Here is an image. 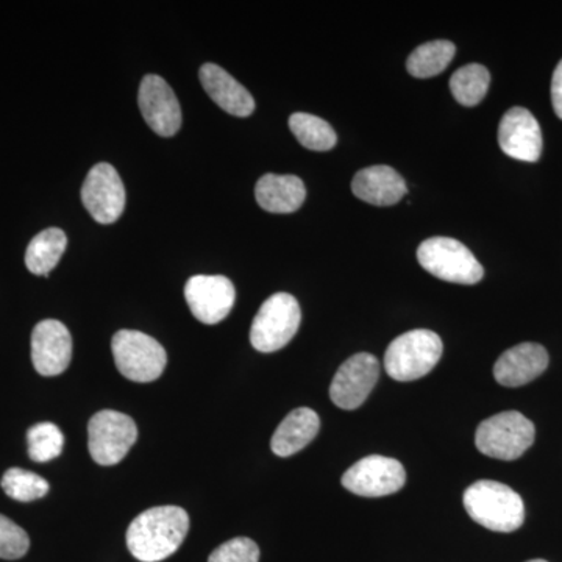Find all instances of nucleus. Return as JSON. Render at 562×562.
Instances as JSON below:
<instances>
[{
	"label": "nucleus",
	"mask_w": 562,
	"mask_h": 562,
	"mask_svg": "<svg viewBox=\"0 0 562 562\" xmlns=\"http://www.w3.org/2000/svg\"><path fill=\"white\" fill-rule=\"evenodd\" d=\"M190 531V516L180 506H155L140 513L127 530V547L140 562L168 560Z\"/></svg>",
	"instance_id": "f257e3e1"
},
{
	"label": "nucleus",
	"mask_w": 562,
	"mask_h": 562,
	"mask_svg": "<svg viewBox=\"0 0 562 562\" xmlns=\"http://www.w3.org/2000/svg\"><path fill=\"white\" fill-rule=\"evenodd\" d=\"M462 501L472 520L487 530L513 532L524 525L522 497L506 484L480 480L465 490Z\"/></svg>",
	"instance_id": "f03ea898"
},
{
	"label": "nucleus",
	"mask_w": 562,
	"mask_h": 562,
	"mask_svg": "<svg viewBox=\"0 0 562 562\" xmlns=\"http://www.w3.org/2000/svg\"><path fill=\"white\" fill-rule=\"evenodd\" d=\"M442 339L431 330L403 333L387 346L384 368L395 382H414L428 375L441 360Z\"/></svg>",
	"instance_id": "7ed1b4c3"
},
{
	"label": "nucleus",
	"mask_w": 562,
	"mask_h": 562,
	"mask_svg": "<svg viewBox=\"0 0 562 562\" xmlns=\"http://www.w3.org/2000/svg\"><path fill=\"white\" fill-rule=\"evenodd\" d=\"M297 299L286 292L271 295L258 310L250 328V342L261 353H272L291 342L301 327Z\"/></svg>",
	"instance_id": "20e7f679"
},
{
	"label": "nucleus",
	"mask_w": 562,
	"mask_h": 562,
	"mask_svg": "<svg viewBox=\"0 0 562 562\" xmlns=\"http://www.w3.org/2000/svg\"><path fill=\"white\" fill-rule=\"evenodd\" d=\"M535 436V425L524 414L505 412L479 425L475 446L480 452L494 460L514 461L530 449Z\"/></svg>",
	"instance_id": "39448f33"
},
{
	"label": "nucleus",
	"mask_w": 562,
	"mask_h": 562,
	"mask_svg": "<svg viewBox=\"0 0 562 562\" xmlns=\"http://www.w3.org/2000/svg\"><path fill=\"white\" fill-rule=\"evenodd\" d=\"M111 350L117 371L132 382H155L168 364L165 347L146 333L117 331L111 341Z\"/></svg>",
	"instance_id": "423d86ee"
},
{
	"label": "nucleus",
	"mask_w": 562,
	"mask_h": 562,
	"mask_svg": "<svg viewBox=\"0 0 562 562\" xmlns=\"http://www.w3.org/2000/svg\"><path fill=\"white\" fill-rule=\"evenodd\" d=\"M417 260L436 279L457 284H476L484 269L464 244L446 236H436L420 244Z\"/></svg>",
	"instance_id": "0eeeda50"
},
{
	"label": "nucleus",
	"mask_w": 562,
	"mask_h": 562,
	"mask_svg": "<svg viewBox=\"0 0 562 562\" xmlns=\"http://www.w3.org/2000/svg\"><path fill=\"white\" fill-rule=\"evenodd\" d=\"M138 439V427L127 414L103 409L88 424V449L92 460L101 465H114L124 460Z\"/></svg>",
	"instance_id": "6e6552de"
},
{
	"label": "nucleus",
	"mask_w": 562,
	"mask_h": 562,
	"mask_svg": "<svg viewBox=\"0 0 562 562\" xmlns=\"http://www.w3.org/2000/svg\"><path fill=\"white\" fill-rule=\"evenodd\" d=\"M342 486L360 497H384L402 490L405 468L394 458L371 454L355 462L342 475Z\"/></svg>",
	"instance_id": "1a4fd4ad"
},
{
	"label": "nucleus",
	"mask_w": 562,
	"mask_h": 562,
	"mask_svg": "<svg viewBox=\"0 0 562 562\" xmlns=\"http://www.w3.org/2000/svg\"><path fill=\"white\" fill-rule=\"evenodd\" d=\"M81 202L99 224H113L125 210V188L120 173L109 162H99L81 187Z\"/></svg>",
	"instance_id": "9d476101"
},
{
	"label": "nucleus",
	"mask_w": 562,
	"mask_h": 562,
	"mask_svg": "<svg viewBox=\"0 0 562 562\" xmlns=\"http://www.w3.org/2000/svg\"><path fill=\"white\" fill-rule=\"evenodd\" d=\"M380 376V362L371 353H357L344 362L330 384V398L338 408H360Z\"/></svg>",
	"instance_id": "9b49d317"
},
{
	"label": "nucleus",
	"mask_w": 562,
	"mask_h": 562,
	"mask_svg": "<svg viewBox=\"0 0 562 562\" xmlns=\"http://www.w3.org/2000/svg\"><path fill=\"white\" fill-rule=\"evenodd\" d=\"M184 299L195 319L214 325L231 314L236 291L227 277L194 276L184 284Z\"/></svg>",
	"instance_id": "f8f14e48"
},
{
	"label": "nucleus",
	"mask_w": 562,
	"mask_h": 562,
	"mask_svg": "<svg viewBox=\"0 0 562 562\" xmlns=\"http://www.w3.org/2000/svg\"><path fill=\"white\" fill-rule=\"evenodd\" d=\"M138 103L144 121L157 135H176L181 127V109L176 92L160 76L149 74L140 81Z\"/></svg>",
	"instance_id": "ddd939ff"
},
{
	"label": "nucleus",
	"mask_w": 562,
	"mask_h": 562,
	"mask_svg": "<svg viewBox=\"0 0 562 562\" xmlns=\"http://www.w3.org/2000/svg\"><path fill=\"white\" fill-rule=\"evenodd\" d=\"M72 358V338L60 321H41L32 333V361L44 376L60 375Z\"/></svg>",
	"instance_id": "4468645a"
},
{
	"label": "nucleus",
	"mask_w": 562,
	"mask_h": 562,
	"mask_svg": "<svg viewBox=\"0 0 562 562\" xmlns=\"http://www.w3.org/2000/svg\"><path fill=\"white\" fill-rule=\"evenodd\" d=\"M501 149L514 160L536 162L542 154V132L531 111L513 106L498 125Z\"/></svg>",
	"instance_id": "2eb2a0df"
},
{
	"label": "nucleus",
	"mask_w": 562,
	"mask_h": 562,
	"mask_svg": "<svg viewBox=\"0 0 562 562\" xmlns=\"http://www.w3.org/2000/svg\"><path fill=\"white\" fill-rule=\"evenodd\" d=\"M547 366L549 353L541 344L524 342L501 355L494 366V376L502 386L519 387L542 375Z\"/></svg>",
	"instance_id": "dca6fc26"
},
{
	"label": "nucleus",
	"mask_w": 562,
	"mask_h": 562,
	"mask_svg": "<svg viewBox=\"0 0 562 562\" xmlns=\"http://www.w3.org/2000/svg\"><path fill=\"white\" fill-rule=\"evenodd\" d=\"M199 77H201L203 90L210 95L211 101L216 102L232 116L247 117L254 113L255 101L250 92L221 66L206 63L199 70Z\"/></svg>",
	"instance_id": "f3484780"
},
{
	"label": "nucleus",
	"mask_w": 562,
	"mask_h": 562,
	"mask_svg": "<svg viewBox=\"0 0 562 562\" xmlns=\"http://www.w3.org/2000/svg\"><path fill=\"white\" fill-rule=\"evenodd\" d=\"M351 191L362 202L392 206L405 198L408 188L401 173L390 166H371L357 172L351 181Z\"/></svg>",
	"instance_id": "a211bd4d"
},
{
	"label": "nucleus",
	"mask_w": 562,
	"mask_h": 562,
	"mask_svg": "<svg viewBox=\"0 0 562 562\" xmlns=\"http://www.w3.org/2000/svg\"><path fill=\"white\" fill-rule=\"evenodd\" d=\"M255 198L258 205L269 213H294L305 202L306 188L299 177L266 173L255 187Z\"/></svg>",
	"instance_id": "6ab92c4d"
},
{
	"label": "nucleus",
	"mask_w": 562,
	"mask_h": 562,
	"mask_svg": "<svg viewBox=\"0 0 562 562\" xmlns=\"http://www.w3.org/2000/svg\"><path fill=\"white\" fill-rule=\"evenodd\" d=\"M321 419L312 408H297L288 414L276 432L271 449L277 457H292L305 449L319 432Z\"/></svg>",
	"instance_id": "aec40b11"
},
{
	"label": "nucleus",
	"mask_w": 562,
	"mask_h": 562,
	"mask_svg": "<svg viewBox=\"0 0 562 562\" xmlns=\"http://www.w3.org/2000/svg\"><path fill=\"white\" fill-rule=\"evenodd\" d=\"M68 238L60 228H47L32 239L25 251V266L35 276H49L60 262Z\"/></svg>",
	"instance_id": "412c9836"
},
{
	"label": "nucleus",
	"mask_w": 562,
	"mask_h": 562,
	"mask_svg": "<svg viewBox=\"0 0 562 562\" xmlns=\"http://www.w3.org/2000/svg\"><path fill=\"white\" fill-rule=\"evenodd\" d=\"M454 52L457 47L450 41H430L409 55L406 69L416 79H430L447 69L453 60Z\"/></svg>",
	"instance_id": "4be33fe9"
},
{
	"label": "nucleus",
	"mask_w": 562,
	"mask_h": 562,
	"mask_svg": "<svg viewBox=\"0 0 562 562\" xmlns=\"http://www.w3.org/2000/svg\"><path fill=\"white\" fill-rule=\"evenodd\" d=\"M491 74L479 63L462 66L450 79V90L458 103L464 106H476L486 98L490 90Z\"/></svg>",
	"instance_id": "5701e85b"
},
{
	"label": "nucleus",
	"mask_w": 562,
	"mask_h": 562,
	"mask_svg": "<svg viewBox=\"0 0 562 562\" xmlns=\"http://www.w3.org/2000/svg\"><path fill=\"white\" fill-rule=\"evenodd\" d=\"M290 128L295 138L306 149L314 151L330 150L336 146V132L327 121L308 113H294L290 117Z\"/></svg>",
	"instance_id": "b1692460"
},
{
	"label": "nucleus",
	"mask_w": 562,
	"mask_h": 562,
	"mask_svg": "<svg viewBox=\"0 0 562 562\" xmlns=\"http://www.w3.org/2000/svg\"><path fill=\"white\" fill-rule=\"evenodd\" d=\"M2 490L18 502H33L43 498L49 492V483L43 476L24 469H9L2 476Z\"/></svg>",
	"instance_id": "393cba45"
},
{
	"label": "nucleus",
	"mask_w": 562,
	"mask_h": 562,
	"mask_svg": "<svg viewBox=\"0 0 562 562\" xmlns=\"http://www.w3.org/2000/svg\"><path fill=\"white\" fill-rule=\"evenodd\" d=\"M29 457L35 462H47L60 457L65 436L52 422L33 425L27 432Z\"/></svg>",
	"instance_id": "a878e982"
},
{
	"label": "nucleus",
	"mask_w": 562,
	"mask_h": 562,
	"mask_svg": "<svg viewBox=\"0 0 562 562\" xmlns=\"http://www.w3.org/2000/svg\"><path fill=\"white\" fill-rule=\"evenodd\" d=\"M31 539L20 525L0 514V558L2 560H20L29 552Z\"/></svg>",
	"instance_id": "bb28decb"
},
{
	"label": "nucleus",
	"mask_w": 562,
	"mask_h": 562,
	"mask_svg": "<svg viewBox=\"0 0 562 562\" xmlns=\"http://www.w3.org/2000/svg\"><path fill=\"white\" fill-rule=\"evenodd\" d=\"M260 549L249 538H235L222 543L210 554L209 562H258Z\"/></svg>",
	"instance_id": "cd10ccee"
},
{
	"label": "nucleus",
	"mask_w": 562,
	"mask_h": 562,
	"mask_svg": "<svg viewBox=\"0 0 562 562\" xmlns=\"http://www.w3.org/2000/svg\"><path fill=\"white\" fill-rule=\"evenodd\" d=\"M552 103L554 113L562 120V60L557 66L552 79Z\"/></svg>",
	"instance_id": "c85d7f7f"
},
{
	"label": "nucleus",
	"mask_w": 562,
	"mask_h": 562,
	"mask_svg": "<svg viewBox=\"0 0 562 562\" xmlns=\"http://www.w3.org/2000/svg\"><path fill=\"white\" fill-rule=\"evenodd\" d=\"M528 562H549V561H546V560H531V561H528Z\"/></svg>",
	"instance_id": "c756f323"
}]
</instances>
